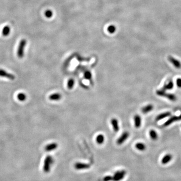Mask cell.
Masks as SVG:
<instances>
[{
    "instance_id": "1",
    "label": "cell",
    "mask_w": 181,
    "mask_h": 181,
    "mask_svg": "<svg viewBox=\"0 0 181 181\" xmlns=\"http://www.w3.org/2000/svg\"><path fill=\"white\" fill-rule=\"evenodd\" d=\"M27 44V41L25 39H22L20 41L17 49V56L19 58H22L24 56V51Z\"/></svg>"
},
{
    "instance_id": "2",
    "label": "cell",
    "mask_w": 181,
    "mask_h": 181,
    "mask_svg": "<svg viewBox=\"0 0 181 181\" xmlns=\"http://www.w3.org/2000/svg\"><path fill=\"white\" fill-rule=\"evenodd\" d=\"M54 162V159L50 155H48L46 157V158L44 160V166H43V170L44 171L48 172L50 170L51 165L53 164Z\"/></svg>"
},
{
    "instance_id": "3",
    "label": "cell",
    "mask_w": 181,
    "mask_h": 181,
    "mask_svg": "<svg viewBox=\"0 0 181 181\" xmlns=\"http://www.w3.org/2000/svg\"><path fill=\"white\" fill-rule=\"evenodd\" d=\"M126 174V172L124 170L119 171L116 172L114 176H113V181H120L122 180Z\"/></svg>"
},
{
    "instance_id": "4",
    "label": "cell",
    "mask_w": 181,
    "mask_h": 181,
    "mask_svg": "<svg viewBox=\"0 0 181 181\" xmlns=\"http://www.w3.org/2000/svg\"><path fill=\"white\" fill-rule=\"evenodd\" d=\"M130 134L129 132L128 131L124 132L122 135H121L119 138L117 140V143L118 145H121L129 138Z\"/></svg>"
},
{
    "instance_id": "5",
    "label": "cell",
    "mask_w": 181,
    "mask_h": 181,
    "mask_svg": "<svg viewBox=\"0 0 181 181\" xmlns=\"http://www.w3.org/2000/svg\"><path fill=\"white\" fill-rule=\"evenodd\" d=\"M181 120V115L179 116H174L172 117H171L170 119H168L167 121L163 124V126L167 127L169 125H170L172 124V123L176 121H180Z\"/></svg>"
},
{
    "instance_id": "6",
    "label": "cell",
    "mask_w": 181,
    "mask_h": 181,
    "mask_svg": "<svg viewBox=\"0 0 181 181\" xmlns=\"http://www.w3.org/2000/svg\"><path fill=\"white\" fill-rule=\"evenodd\" d=\"M0 76L9 79L11 80H14L15 79V76L14 75L9 73L6 71L2 69H0Z\"/></svg>"
},
{
    "instance_id": "7",
    "label": "cell",
    "mask_w": 181,
    "mask_h": 181,
    "mask_svg": "<svg viewBox=\"0 0 181 181\" xmlns=\"http://www.w3.org/2000/svg\"><path fill=\"white\" fill-rule=\"evenodd\" d=\"M90 165L83 163H79L78 162L76 163L75 164V168L76 170H86V169H88L90 168Z\"/></svg>"
},
{
    "instance_id": "8",
    "label": "cell",
    "mask_w": 181,
    "mask_h": 181,
    "mask_svg": "<svg viewBox=\"0 0 181 181\" xmlns=\"http://www.w3.org/2000/svg\"><path fill=\"white\" fill-rule=\"evenodd\" d=\"M111 124L113 130L117 132L119 130V124L118 120L115 118H112L111 120Z\"/></svg>"
},
{
    "instance_id": "9",
    "label": "cell",
    "mask_w": 181,
    "mask_h": 181,
    "mask_svg": "<svg viewBox=\"0 0 181 181\" xmlns=\"http://www.w3.org/2000/svg\"><path fill=\"white\" fill-rule=\"evenodd\" d=\"M168 59L177 68H180L181 67V63L179 60L171 56H169L168 57Z\"/></svg>"
},
{
    "instance_id": "10",
    "label": "cell",
    "mask_w": 181,
    "mask_h": 181,
    "mask_svg": "<svg viewBox=\"0 0 181 181\" xmlns=\"http://www.w3.org/2000/svg\"><path fill=\"white\" fill-rule=\"evenodd\" d=\"M62 94L58 93L52 94L49 96V99L51 101H58L59 100L62 99Z\"/></svg>"
},
{
    "instance_id": "11",
    "label": "cell",
    "mask_w": 181,
    "mask_h": 181,
    "mask_svg": "<svg viewBox=\"0 0 181 181\" xmlns=\"http://www.w3.org/2000/svg\"><path fill=\"white\" fill-rule=\"evenodd\" d=\"M141 118L139 115H135L134 117V126L136 128H138L141 125Z\"/></svg>"
},
{
    "instance_id": "12",
    "label": "cell",
    "mask_w": 181,
    "mask_h": 181,
    "mask_svg": "<svg viewBox=\"0 0 181 181\" xmlns=\"http://www.w3.org/2000/svg\"><path fill=\"white\" fill-rule=\"evenodd\" d=\"M58 147V144L55 142L47 144L45 147V150L47 151H51L56 150Z\"/></svg>"
},
{
    "instance_id": "13",
    "label": "cell",
    "mask_w": 181,
    "mask_h": 181,
    "mask_svg": "<svg viewBox=\"0 0 181 181\" xmlns=\"http://www.w3.org/2000/svg\"><path fill=\"white\" fill-rule=\"evenodd\" d=\"M171 113L170 112H167L163 113L160 114L156 117L155 118V121H159L165 118L171 116Z\"/></svg>"
},
{
    "instance_id": "14",
    "label": "cell",
    "mask_w": 181,
    "mask_h": 181,
    "mask_svg": "<svg viewBox=\"0 0 181 181\" xmlns=\"http://www.w3.org/2000/svg\"><path fill=\"white\" fill-rule=\"evenodd\" d=\"M153 109H154V106L152 104H148L142 108L141 111L143 114H147L151 111Z\"/></svg>"
},
{
    "instance_id": "15",
    "label": "cell",
    "mask_w": 181,
    "mask_h": 181,
    "mask_svg": "<svg viewBox=\"0 0 181 181\" xmlns=\"http://www.w3.org/2000/svg\"><path fill=\"white\" fill-rule=\"evenodd\" d=\"M172 156L170 154H167L163 156V158L162 159V163L163 164H166L171 162L172 159Z\"/></svg>"
},
{
    "instance_id": "16",
    "label": "cell",
    "mask_w": 181,
    "mask_h": 181,
    "mask_svg": "<svg viewBox=\"0 0 181 181\" xmlns=\"http://www.w3.org/2000/svg\"><path fill=\"white\" fill-rule=\"evenodd\" d=\"M75 85V79L72 78H71L68 79L67 82V87L68 90H72Z\"/></svg>"
},
{
    "instance_id": "17",
    "label": "cell",
    "mask_w": 181,
    "mask_h": 181,
    "mask_svg": "<svg viewBox=\"0 0 181 181\" xmlns=\"http://www.w3.org/2000/svg\"><path fill=\"white\" fill-rule=\"evenodd\" d=\"M96 142L99 144H102L104 143L105 141V136L102 134H98L96 138Z\"/></svg>"
},
{
    "instance_id": "18",
    "label": "cell",
    "mask_w": 181,
    "mask_h": 181,
    "mask_svg": "<svg viewBox=\"0 0 181 181\" xmlns=\"http://www.w3.org/2000/svg\"><path fill=\"white\" fill-rule=\"evenodd\" d=\"M135 148L137 150L140 151H144L146 150V144L142 142H138L135 144Z\"/></svg>"
},
{
    "instance_id": "19",
    "label": "cell",
    "mask_w": 181,
    "mask_h": 181,
    "mask_svg": "<svg viewBox=\"0 0 181 181\" xmlns=\"http://www.w3.org/2000/svg\"><path fill=\"white\" fill-rule=\"evenodd\" d=\"M174 87V83L171 80V81L168 82V83L165 84L163 88V90H172V88Z\"/></svg>"
},
{
    "instance_id": "20",
    "label": "cell",
    "mask_w": 181,
    "mask_h": 181,
    "mask_svg": "<svg viewBox=\"0 0 181 181\" xmlns=\"http://www.w3.org/2000/svg\"><path fill=\"white\" fill-rule=\"evenodd\" d=\"M164 97L167 98V99H168V100H170V101L172 102L176 101L177 100L176 96L175 95L172 94H167V93H166V94H165L164 96Z\"/></svg>"
},
{
    "instance_id": "21",
    "label": "cell",
    "mask_w": 181,
    "mask_h": 181,
    "mask_svg": "<svg viewBox=\"0 0 181 181\" xmlns=\"http://www.w3.org/2000/svg\"><path fill=\"white\" fill-rule=\"evenodd\" d=\"M11 31L10 27L9 26H6L4 27L2 30V34L4 36H7L9 35Z\"/></svg>"
},
{
    "instance_id": "22",
    "label": "cell",
    "mask_w": 181,
    "mask_h": 181,
    "mask_svg": "<svg viewBox=\"0 0 181 181\" xmlns=\"http://www.w3.org/2000/svg\"><path fill=\"white\" fill-rule=\"evenodd\" d=\"M84 78L87 80H91L92 79V74L90 71H86L84 72Z\"/></svg>"
},
{
    "instance_id": "23",
    "label": "cell",
    "mask_w": 181,
    "mask_h": 181,
    "mask_svg": "<svg viewBox=\"0 0 181 181\" xmlns=\"http://www.w3.org/2000/svg\"><path fill=\"white\" fill-rule=\"evenodd\" d=\"M150 138L154 140H155L158 138V135L156 132L154 130H151L150 132Z\"/></svg>"
},
{
    "instance_id": "24",
    "label": "cell",
    "mask_w": 181,
    "mask_h": 181,
    "mask_svg": "<svg viewBox=\"0 0 181 181\" xmlns=\"http://www.w3.org/2000/svg\"><path fill=\"white\" fill-rule=\"evenodd\" d=\"M27 98V96L25 94L23 93H19L17 95V99L20 101L23 102L25 101Z\"/></svg>"
},
{
    "instance_id": "25",
    "label": "cell",
    "mask_w": 181,
    "mask_h": 181,
    "mask_svg": "<svg viewBox=\"0 0 181 181\" xmlns=\"http://www.w3.org/2000/svg\"><path fill=\"white\" fill-rule=\"evenodd\" d=\"M45 16L46 18H50L52 17V16H53V12L50 10H46L45 12Z\"/></svg>"
},
{
    "instance_id": "26",
    "label": "cell",
    "mask_w": 181,
    "mask_h": 181,
    "mask_svg": "<svg viewBox=\"0 0 181 181\" xmlns=\"http://www.w3.org/2000/svg\"><path fill=\"white\" fill-rule=\"evenodd\" d=\"M108 31L110 33H114L116 31V27L113 25H110L108 27Z\"/></svg>"
},
{
    "instance_id": "27",
    "label": "cell",
    "mask_w": 181,
    "mask_h": 181,
    "mask_svg": "<svg viewBox=\"0 0 181 181\" xmlns=\"http://www.w3.org/2000/svg\"><path fill=\"white\" fill-rule=\"evenodd\" d=\"M113 181V177L110 176H107L104 177L103 179V181Z\"/></svg>"
},
{
    "instance_id": "28",
    "label": "cell",
    "mask_w": 181,
    "mask_h": 181,
    "mask_svg": "<svg viewBox=\"0 0 181 181\" xmlns=\"http://www.w3.org/2000/svg\"><path fill=\"white\" fill-rule=\"evenodd\" d=\"M177 86L179 88H181V79L178 78L176 80Z\"/></svg>"
}]
</instances>
